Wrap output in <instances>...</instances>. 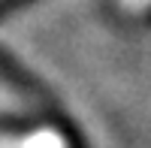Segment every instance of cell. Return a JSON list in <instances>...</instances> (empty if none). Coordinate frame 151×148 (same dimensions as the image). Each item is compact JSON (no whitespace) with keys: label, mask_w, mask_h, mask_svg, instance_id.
<instances>
[{"label":"cell","mask_w":151,"mask_h":148,"mask_svg":"<svg viewBox=\"0 0 151 148\" xmlns=\"http://www.w3.org/2000/svg\"><path fill=\"white\" fill-rule=\"evenodd\" d=\"M0 79H3L6 85H12L15 91L27 94V97L48 100V88L42 85V79L36 76V73H30L15 55H12V52H6L3 45H0Z\"/></svg>","instance_id":"obj_1"},{"label":"cell","mask_w":151,"mask_h":148,"mask_svg":"<svg viewBox=\"0 0 151 148\" xmlns=\"http://www.w3.org/2000/svg\"><path fill=\"white\" fill-rule=\"evenodd\" d=\"M30 3H36V0H0V21L9 18V15H15V12H21Z\"/></svg>","instance_id":"obj_2"}]
</instances>
